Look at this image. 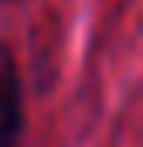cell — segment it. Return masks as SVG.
Segmentation results:
<instances>
[{"instance_id": "obj_2", "label": "cell", "mask_w": 143, "mask_h": 147, "mask_svg": "<svg viewBox=\"0 0 143 147\" xmlns=\"http://www.w3.org/2000/svg\"><path fill=\"white\" fill-rule=\"evenodd\" d=\"M0 3H14V0H0Z\"/></svg>"}, {"instance_id": "obj_1", "label": "cell", "mask_w": 143, "mask_h": 147, "mask_svg": "<svg viewBox=\"0 0 143 147\" xmlns=\"http://www.w3.org/2000/svg\"><path fill=\"white\" fill-rule=\"evenodd\" d=\"M24 140V86L17 55L0 41V147H21Z\"/></svg>"}]
</instances>
